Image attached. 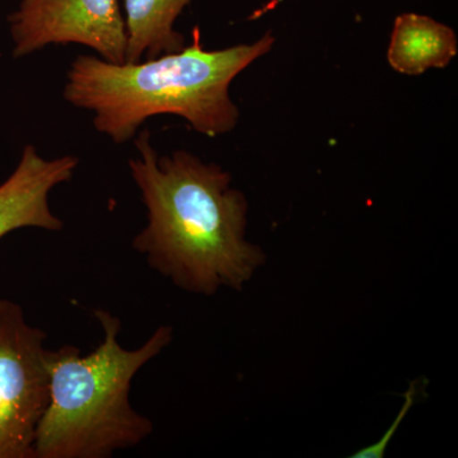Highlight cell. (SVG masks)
Here are the masks:
<instances>
[{
    "instance_id": "9c48e42d",
    "label": "cell",
    "mask_w": 458,
    "mask_h": 458,
    "mask_svg": "<svg viewBox=\"0 0 458 458\" xmlns=\"http://www.w3.org/2000/svg\"><path fill=\"white\" fill-rule=\"evenodd\" d=\"M415 397H417V388H415V382L410 386L408 391H406L405 403H403V408H401L399 414L394 418V423L388 428L387 432L382 436V438L378 442L373 443L369 447L363 448V450L358 451L357 454H352V458H382L385 456L386 448H387L388 443L391 442L394 433L399 429L400 424L403 423V419L408 415L410 408L414 405Z\"/></svg>"
},
{
    "instance_id": "52a82bcc",
    "label": "cell",
    "mask_w": 458,
    "mask_h": 458,
    "mask_svg": "<svg viewBox=\"0 0 458 458\" xmlns=\"http://www.w3.org/2000/svg\"><path fill=\"white\" fill-rule=\"evenodd\" d=\"M457 53V36L450 26L418 13H403L394 20L387 60L397 73L420 75L445 68Z\"/></svg>"
},
{
    "instance_id": "5b68a950",
    "label": "cell",
    "mask_w": 458,
    "mask_h": 458,
    "mask_svg": "<svg viewBox=\"0 0 458 458\" xmlns=\"http://www.w3.org/2000/svg\"><path fill=\"white\" fill-rule=\"evenodd\" d=\"M8 23L13 57L78 44L108 63H125L128 36L119 0H22Z\"/></svg>"
},
{
    "instance_id": "8992f818",
    "label": "cell",
    "mask_w": 458,
    "mask_h": 458,
    "mask_svg": "<svg viewBox=\"0 0 458 458\" xmlns=\"http://www.w3.org/2000/svg\"><path fill=\"white\" fill-rule=\"evenodd\" d=\"M80 159H45L32 144L25 147L16 170L0 185V240L22 228L62 231L64 223L51 212L49 195L73 179Z\"/></svg>"
},
{
    "instance_id": "277c9868",
    "label": "cell",
    "mask_w": 458,
    "mask_h": 458,
    "mask_svg": "<svg viewBox=\"0 0 458 458\" xmlns=\"http://www.w3.org/2000/svg\"><path fill=\"white\" fill-rule=\"evenodd\" d=\"M47 335L20 304L0 298V458H35L50 400Z\"/></svg>"
},
{
    "instance_id": "ba28073f",
    "label": "cell",
    "mask_w": 458,
    "mask_h": 458,
    "mask_svg": "<svg viewBox=\"0 0 458 458\" xmlns=\"http://www.w3.org/2000/svg\"><path fill=\"white\" fill-rule=\"evenodd\" d=\"M192 0H125L128 36L125 63H140L143 57L177 53L186 47L182 33L174 30L177 18Z\"/></svg>"
},
{
    "instance_id": "7a4b0ae2",
    "label": "cell",
    "mask_w": 458,
    "mask_h": 458,
    "mask_svg": "<svg viewBox=\"0 0 458 458\" xmlns=\"http://www.w3.org/2000/svg\"><path fill=\"white\" fill-rule=\"evenodd\" d=\"M274 45L276 36L269 31L252 44L205 50L195 27L191 45L146 62L114 64L78 56L66 74L63 96L93 113L95 128L114 144L132 140L158 114L182 117L200 134L219 137L233 131L240 119L229 95L232 82Z\"/></svg>"
},
{
    "instance_id": "3957f363",
    "label": "cell",
    "mask_w": 458,
    "mask_h": 458,
    "mask_svg": "<svg viewBox=\"0 0 458 458\" xmlns=\"http://www.w3.org/2000/svg\"><path fill=\"white\" fill-rule=\"evenodd\" d=\"M104 331L86 357L75 346L49 351L50 400L38 424L35 458H108L146 441L150 419L131 403V381L165 346L174 330L159 327L140 348L123 349L122 322L105 310L93 312Z\"/></svg>"
},
{
    "instance_id": "6da1fadb",
    "label": "cell",
    "mask_w": 458,
    "mask_h": 458,
    "mask_svg": "<svg viewBox=\"0 0 458 458\" xmlns=\"http://www.w3.org/2000/svg\"><path fill=\"white\" fill-rule=\"evenodd\" d=\"M134 143L140 157L129 161V168L148 223L132 240V249L182 291H242L265 255L246 240L249 203L242 191L232 188L231 174L188 150L159 156L147 129Z\"/></svg>"
}]
</instances>
